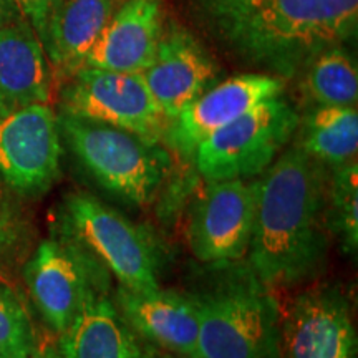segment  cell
<instances>
[{
	"mask_svg": "<svg viewBox=\"0 0 358 358\" xmlns=\"http://www.w3.org/2000/svg\"><path fill=\"white\" fill-rule=\"evenodd\" d=\"M299 146L257 179L249 268L267 289H287L324 268L329 250V173Z\"/></svg>",
	"mask_w": 358,
	"mask_h": 358,
	"instance_id": "obj_1",
	"label": "cell"
},
{
	"mask_svg": "<svg viewBox=\"0 0 358 358\" xmlns=\"http://www.w3.org/2000/svg\"><path fill=\"white\" fill-rule=\"evenodd\" d=\"M206 25L236 53L282 77L355 37L358 0H196Z\"/></svg>",
	"mask_w": 358,
	"mask_h": 358,
	"instance_id": "obj_2",
	"label": "cell"
},
{
	"mask_svg": "<svg viewBox=\"0 0 358 358\" xmlns=\"http://www.w3.org/2000/svg\"><path fill=\"white\" fill-rule=\"evenodd\" d=\"M57 120L71 153L98 186L138 208L155 203L173 163L163 143L69 113Z\"/></svg>",
	"mask_w": 358,
	"mask_h": 358,
	"instance_id": "obj_3",
	"label": "cell"
},
{
	"mask_svg": "<svg viewBox=\"0 0 358 358\" xmlns=\"http://www.w3.org/2000/svg\"><path fill=\"white\" fill-rule=\"evenodd\" d=\"M198 303L196 358H264L275 345V307L249 266L232 267Z\"/></svg>",
	"mask_w": 358,
	"mask_h": 358,
	"instance_id": "obj_4",
	"label": "cell"
},
{
	"mask_svg": "<svg viewBox=\"0 0 358 358\" xmlns=\"http://www.w3.org/2000/svg\"><path fill=\"white\" fill-rule=\"evenodd\" d=\"M65 232L83 245L120 285L134 292L159 289L163 250L146 227L88 192L65 199Z\"/></svg>",
	"mask_w": 358,
	"mask_h": 358,
	"instance_id": "obj_5",
	"label": "cell"
},
{
	"mask_svg": "<svg viewBox=\"0 0 358 358\" xmlns=\"http://www.w3.org/2000/svg\"><path fill=\"white\" fill-rule=\"evenodd\" d=\"M297 128V111L280 95L214 131L199 143L191 159L206 181L261 176Z\"/></svg>",
	"mask_w": 358,
	"mask_h": 358,
	"instance_id": "obj_6",
	"label": "cell"
},
{
	"mask_svg": "<svg viewBox=\"0 0 358 358\" xmlns=\"http://www.w3.org/2000/svg\"><path fill=\"white\" fill-rule=\"evenodd\" d=\"M110 272L73 237L47 239L27 262L24 275L40 315L55 334H64L83 303L108 292Z\"/></svg>",
	"mask_w": 358,
	"mask_h": 358,
	"instance_id": "obj_7",
	"label": "cell"
},
{
	"mask_svg": "<svg viewBox=\"0 0 358 358\" xmlns=\"http://www.w3.org/2000/svg\"><path fill=\"white\" fill-rule=\"evenodd\" d=\"M69 78L62 92V113L163 143L171 120L159 108L141 73L82 66Z\"/></svg>",
	"mask_w": 358,
	"mask_h": 358,
	"instance_id": "obj_8",
	"label": "cell"
},
{
	"mask_svg": "<svg viewBox=\"0 0 358 358\" xmlns=\"http://www.w3.org/2000/svg\"><path fill=\"white\" fill-rule=\"evenodd\" d=\"M257 179L208 181L192 206L186 239L198 261L224 266L248 254L256 216Z\"/></svg>",
	"mask_w": 358,
	"mask_h": 358,
	"instance_id": "obj_9",
	"label": "cell"
},
{
	"mask_svg": "<svg viewBox=\"0 0 358 358\" xmlns=\"http://www.w3.org/2000/svg\"><path fill=\"white\" fill-rule=\"evenodd\" d=\"M60 129L48 105H30L0 118V179L27 196L47 192L60 173Z\"/></svg>",
	"mask_w": 358,
	"mask_h": 358,
	"instance_id": "obj_10",
	"label": "cell"
},
{
	"mask_svg": "<svg viewBox=\"0 0 358 358\" xmlns=\"http://www.w3.org/2000/svg\"><path fill=\"white\" fill-rule=\"evenodd\" d=\"M285 358H357L350 303L338 285H317L295 297L282 325Z\"/></svg>",
	"mask_w": 358,
	"mask_h": 358,
	"instance_id": "obj_11",
	"label": "cell"
},
{
	"mask_svg": "<svg viewBox=\"0 0 358 358\" xmlns=\"http://www.w3.org/2000/svg\"><path fill=\"white\" fill-rule=\"evenodd\" d=\"M282 90V80L267 73H244L216 83L174 116L163 143L176 155L191 159L201 141L259 103L280 96Z\"/></svg>",
	"mask_w": 358,
	"mask_h": 358,
	"instance_id": "obj_12",
	"label": "cell"
},
{
	"mask_svg": "<svg viewBox=\"0 0 358 358\" xmlns=\"http://www.w3.org/2000/svg\"><path fill=\"white\" fill-rule=\"evenodd\" d=\"M216 60L181 27L163 32L153 62L143 71L148 90L169 120L217 83Z\"/></svg>",
	"mask_w": 358,
	"mask_h": 358,
	"instance_id": "obj_13",
	"label": "cell"
},
{
	"mask_svg": "<svg viewBox=\"0 0 358 358\" xmlns=\"http://www.w3.org/2000/svg\"><path fill=\"white\" fill-rule=\"evenodd\" d=\"M115 303L128 325L150 345L178 355L196 357L199 313L192 294L161 287L134 292L120 285Z\"/></svg>",
	"mask_w": 358,
	"mask_h": 358,
	"instance_id": "obj_14",
	"label": "cell"
},
{
	"mask_svg": "<svg viewBox=\"0 0 358 358\" xmlns=\"http://www.w3.org/2000/svg\"><path fill=\"white\" fill-rule=\"evenodd\" d=\"M161 0H124L85 58L83 66L123 73H143L163 35Z\"/></svg>",
	"mask_w": 358,
	"mask_h": 358,
	"instance_id": "obj_15",
	"label": "cell"
},
{
	"mask_svg": "<svg viewBox=\"0 0 358 358\" xmlns=\"http://www.w3.org/2000/svg\"><path fill=\"white\" fill-rule=\"evenodd\" d=\"M52 70L43 45L27 27H0V118L30 105H48Z\"/></svg>",
	"mask_w": 358,
	"mask_h": 358,
	"instance_id": "obj_16",
	"label": "cell"
},
{
	"mask_svg": "<svg viewBox=\"0 0 358 358\" xmlns=\"http://www.w3.org/2000/svg\"><path fill=\"white\" fill-rule=\"evenodd\" d=\"M60 358H146V343L123 319L108 292L83 303L60 334Z\"/></svg>",
	"mask_w": 358,
	"mask_h": 358,
	"instance_id": "obj_17",
	"label": "cell"
},
{
	"mask_svg": "<svg viewBox=\"0 0 358 358\" xmlns=\"http://www.w3.org/2000/svg\"><path fill=\"white\" fill-rule=\"evenodd\" d=\"M118 0H60L42 38L53 69L71 77L113 15Z\"/></svg>",
	"mask_w": 358,
	"mask_h": 358,
	"instance_id": "obj_18",
	"label": "cell"
},
{
	"mask_svg": "<svg viewBox=\"0 0 358 358\" xmlns=\"http://www.w3.org/2000/svg\"><path fill=\"white\" fill-rule=\"evenodd\" d=\"M297 146L329 169L357 159V106H317L302 120Z\"/></svg>",
	"mask_w": 358,
	"mask_h": 358,
	"instance_id": "obj_19",
	"label": "cell"
},
{
	"mask_svg": "<svg viewBox=\"0 0 358 358\" xmlns=\"http://www.w3.org/2000/svg\"><path fill=\"white\" fill-rule=\"evenodd\" d=\"M303 95L317 106H357L358 71L342 45L327 48L306 65Z\"/></svg>",
	"mask_w": 358,
	"mask_h": 358,
	"instance_id": "obj_20",
	"label": "cell"
},
{
	"mask_svg": "<svg viewBox=\"0 0 358 358\" xmlns=\"http://www.w3.org/2000/svg\"><path fill=\"white\" fill-rule=\"evenodd\" d=\"M327 221L330 234L340 239L343 252L355 256L358 248V163L334 168L329 176Z\"/></svg>",
	"mask_w": 358,
	"mask_h": 358,
	"instance_id": "obj_21",
	"label": "cell"
},
{
	"mask_svg": "<svg viewBox=\"0 0 358 358\" xmlns=\"http://www.w3.org/2000/svg\"><path fill=\"white\" fill-rule=\"evenodd\" d=\"M37 342L29 312L12 289L0 284V358L24 352Z\"/></svg>",
	"mask_w": 358,
	"mask_h": 358,
	"instance_id": "obj_22",
	"label": "cell"
},
{
	"mask_svg": "<svg viewBox=\"0 0 358 358\" xmlns=\"http://www.w3.org/2000/svg\"><path fill=\"white\" fill-rule=\"evenodd\" d=\"M58 2L60 0H24V12L32 19L34 29L37 30L40 40L43 38L48 19Z\"/></svg>",
	"mask_w": 358,
	"mask_h": 358,
	"instance_id": "obj_23",
	"label": "cell"
},
{
	"mask_svg": "<svg viewBox=\"0 0 358 358\" xmlns=\"http://www.w3.org/2000/svg\"><path fill=\"white\" fill-rule=\"evenodd\" d=\"M3 358H60V353H57L55 350H52V348L48 347H38L37 342H35L34 345L27 348V350L13 353V355H8Z\"/></svg>",
	"mask_w": 358,
	"mask_h": 358,
	"instance_id": "obj_24",
	"label": "cell"
},
{
	"mask_svg": "<svg viewBox=\"0 0 358 358\" xmlns=\"http://www.w3.org/2000/svg\"><path fill=\"white\" fill-rule=\"evenodd\" d=\"M146 358H196V357L178 355V353L161 350V348H156L153 345H150V343H146Z\"/></svg>",
	"mask_w": 358,
	"mask_h": 358,
	"instance_id": "obj_25",
	"label": "cell"
},
{
	"mask_svg": "<svg viewBox=\"0 0 358 358\" xmlns=\"http://www.w3.org/2000/svg\"><path fill=\"white\" fill-rule=\"evenodd\" d=\"M3 22H6V8H3L2 2H0V27H3Z\"/></svg>",
	"mask_w": 358,
	"mask_h": 358,
	"instance_id": "obj_26",
	"label": "cell"
},
{
	"mask_svg": "<svg viewBox=\"0 0 358 358\" xmlns=\"http://www.w3.org/2000/svg\"><path fill=\"white\" fill-rule=\"evenodd\" d=\"M12 2H15L17 6H19L22 10H24V0H12Z\"/></svg>",
	"mask_w": 358,
	"mask_h": 358,
	"instance_id": "obj_27",
	"label": "cell"
}]
</instances>
